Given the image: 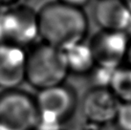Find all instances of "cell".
I'll use <instances>...</instances> for the list:
<instances>
[{"mask_svg": "<svg viewBox=\"0 0 131 130\" xmlns=\"http://www.w3.org/2000/svg\"><path fill=\"white\" fill-rule=\"evenodd\" d=\"M0 30L7 43L22 47L38 36L37 14L28 7L10 10L0 21Z\"/></svg>", "mask_w": 131, "mask_h": 130, "instance_id": "5b68a950", "label": "cell"}, {"mask_svg": "<svg viewBox=\"0 0 131 130\" xmlns=\"http://www.w3.org/2000/svg\"><path fill=\"white\" fill-rule=\"evenodd\" d=\"M116 70L117 68L98 65V67L95 69L94 74H93V80L96 83V87L109 89L110 83Z\"/></svg>", "mask_w": 131, "mask_h": 130, "instance_id": "7c38bea8", "label": "cell"}, {"mask_svg": "<svg viewBox=\"0 0 131 130\" xmlns=\"http://www.w3.org/2000/svg\"><path fill=\"white\" fill-rule=\"evenodd\" d=\"M124 2V4L126 5V7L129 9V11L131 12V0H123Z\"/></svg>", "mask_w": 131, "mask_h": 130, "instance_id": "2e32d148", "label": "cell"}, {"mask_svg": "<svg viewBox=\"0 0 131 130\" xmlns=\"http://www.w3.org/2000/svg\"><path fill=\"white\" fill-rule=\"evenodd\" d=\"M69 72L86 74L91 72L96 65L94 53L90 45L82 42L64 51Z\"/></svg>", "mask_w": 131, "mask_h": 130, "instance_id": "30bf717a", "label": "cell"}, {"mask_svg": "<svg viewBox=\"0 0 131 130\" xmlns=\"http://www.w3.org/2000/svg\"><path fill=\"white\" fill-rule=\"evenodd\" d=\"M126 60L129 63V66L131 67V41L129 43V47H128V51H127V56H126Z\"/></svg>", "mask_w": 131, "mask_h": 130, "instance_id": "9a60e30c", "label": "cell"}, {"mask_svg": "<svg viewBox=\"0 0 131 130\" xmlns=\"http://www.w3.org/2000/svg\"><path fill=\"white\" fill-rule=\"evenodd\" d=\"M120 106V101L110 89L95 87L84 97L82 112L92 123L104 124L115 122Z\"/></svg>", "mask_w": 131, "mask_h": 130, "instance_id": "52a82bcc", "label": "cell"}, {"mask_svg": "<svg viewBox=\"0 0 131 130\" xmlns=\"http://www.w3.org/2000/svg\"><path fill=\"white\" fill-rule=\"evenodd\" d=\"M130 40L125 32L102 31L95 36L91 43L96 64L119 68L126 58Z\"/></svg>", "mask_w": 131, "mask_h": 130, "instance_id": "8992f818", "label": "cell"}, {"mask_svg": "<svg viewBox=\"0 0 131 130\" xmlns=\"http://www.w3.org/2000/svg\"><path fill=\"white\" fill-rule=\"evenodd\" d=\"M115 123L120 130H131V102L121 104Z\"/></svg>", "mask_w": 131, "mask_h": 130, "instance_id": "4fadbf2b", "label": "cell"}, {"mask_svg": "<svg viewBox=\"0 0 131 130\" xmlns=\"http://www.w3.org/2000/svg\"><path fill=\"white\" fill-rule=\"evenodd\" d=\"M38 36L45 43L65 51L82 42L88 20L80 8L61 2L45 5L37 14Z\"/></svg>", "mask_w": 131, "mask_h": 130, "instance_id": "6da1fadb", "label": "cell"}, {"mask_svg": "<svg viewBox=\"0 0 131 130\" xmlns=\"http://www.w3.org/2000/svg\"><path fill=\"white\" fill-rule=\"evenodd\" d=\"M35 101L39 124H46L51 130H58V126L68 118L75 106L73 92L62 84L39 90Z\"/></svg>", "mask_w": 131, "mask_h": 130, "instance_id": "277c9868", "label": "cell"}, {"mask_svg": "<svg viewBox=\"0 0 131 130\" xmlns=\"http://www.w3.org/2000/svg\"><path fill=\"white\" fill-rule=\"evenodd\" d=\"M109 89L123 103L131 102V67L117 68Z\"/></svg>", "mask_w": 131, "mask_h": 130, "instance_id": "8fae6325", "label": "cell"}, {"mask_svg": "<svg viewBox=\"0 0 131 130\" xmlns=\"http://www.w3.org/2000/svg\"><path fill=\"white\" fill-rule=\"evenodd\" d=\"M26 59L27 54L20 46L0 45V88L13 90L26 80Z\"/></svg>", "mask_w": 131, "mask_h": 130, "instance_id": "ba28073f", "label": "cell"}, {"mask_svg": "<svg viewBox=\"0 0 131 130\" xmlns=\"http://www.w3.org/2000/svg\"><path fill=\"white\" fill-rule=\"evenodd\" d=\"M38 124L35 99L15 89L0 94V130H34Z\"/></svg>", "mask_w": 131, "mask_h": 130, "instance_id": "3957f363", "label": "cell"}, {"mask_svg": "<svg viewBox=\"0 0 131 130\" xmlns=\"http://www.w3.org/2000/svg\"><path fill=\"white\" fill-rule=\"evenodd\" d=\"M58 1L61 3L70 5V6H73V7L80 8L81 6H83L87 3L89 0H58Z\"/></svg>", "mask_w": 131, "mask_h": 130, "instance_id": "5bb4252c", "label": "cell"}, {"mask_svg": "<svg viewBox=\"0 0 131 130\" xmlns=\"http://www.w3.org/2000/svg\"><path fill=\"white\" fill-rule=\"evenodd\" d=\"M94 17L103 31L126 32L131 12L123 0H99L94 8Z\"/></svg>", "mask_w": 131, "mask_h": 130, "instance_id": "9c48e42d", "label": "cell"}, {"mask_svg": "<svg viewBox=\"0 0 131 130\" xmlns=\"http://www.w3.org/2000/svg\"><path fill=\"white\" fill-rule=\"evenodd\" d=\"M69 73L65 53L45 43L27 54L26 80L38 90L60 85Z\"/></svg>", "mask_w": 131, "mask_h": 130, "instance_id": "7a4b0ae2", "label": "cell"}]
</instances>
